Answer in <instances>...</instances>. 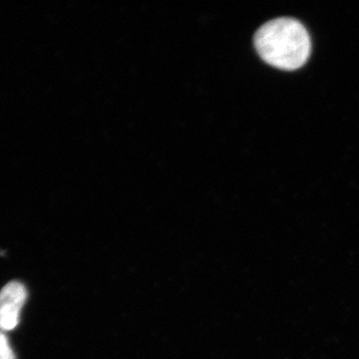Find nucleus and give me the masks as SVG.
Wrapping results in <instances>:
<instances>
[{"instance_id": "1", "label": "nucleus", "mask_w": 359, "mask_h": 359, "mask_svg": "<svg viewBox=\"0 0 359 359\" xmlns=\"http://www.w3.org/2000/svg\"><path fill=\"white\" fill-rule=\"evenodd\" d=\"M257 53L269 65L295 70L311 54V39L304 26L292 18H276L262 26L255 35Z\"/></svg>"}, {"instance_id": "2", "label": "nucleus", "mask_w": 359, "mask_h": 359, "mask_svg": "<svg viewBox=\"0 0 359 359\" xmlns=\"http://www.w3.org/2000/svg\"><path fill=\"white\" fill-rule=\"evenodd\" d=\"M26 299L27 290L22 283L11 282L2 287L0 290V332H11L18 327Z\"/></svg>"}, {"instance_id": "3", "label": "nucleus", "mask_w": 359, "mask_h": 359, "mask_svg": "<svg viewBox=\"0 0 359 359\" xmlns=\"http://www.w3.org/2000/svg\"><path fill=\"white\" fill-rule=\"evenodd\" d=\"M0 359H16L4 332H0Z\"/></svg>"}]
</instances>
